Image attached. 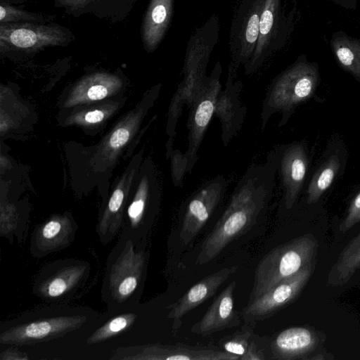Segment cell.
Here are the masks:
<instances>
[{
    "instance_id": "cell-1",
    "label": "cell",
    "mask_w": 360,
    "mask_h": 360,
    "mask_svg": "<svg viewBox=\"0 0 360 360\" xmlns=\"http://www.w3.org/2000/svg\"><path fill=\"white\" fill-rule=\"evenodd\" d=\"M282 145L273 148L263 163L250 165L235 186L229 204L203 241L196 264L214 259L233 240L253 226L266 211L276 185Z\"/></svg>"
},
{
    "instance_id": "cell-2",
    "label": "cell",
    "mask_w": 360,
    "mask_h": 360,
    "mask_svg": "<svg viewBox=\"0 0 360 360\" xmlns=\"http://www.w3.org/2000/svg\"><path fill=\"white\" fill-rule=\"evenodd\" d=\"M158 84L147 90L136 104L115 123L97 144L81 149V166L84 177L91 178L94 184H105L121 155L136 145L135 139L141 125L158 99L161 89Z\"/></svg>"
},
{
    "instance_id": "cell-3",
    "label": "cell",
    "mask_w": 360,
    "mask_h": 360,
    "mask_svg": "<svg viewBox=\"0 0 360 360\" xmlns=\"http://www.w3.org/2000/svg\"><path fill=\"white\" fill-rule=\"evenodd\" d=\"M98 316L91 309L72 307L65 303L49 304L2 323L0 342L16 346L46 342L75 331Z\"/></svg>"
},
{
    "instance_id": "cell-4",
    "label": "cell",
    "mask_w": 360,
    "mask_h": 360,
    "mask_svg": "<svg viewBox=\"0 0 360 360\" xmlns=\"http://www.w3.org/2000/svg\"><path fill=\"white\" fill-rule=\"evenodd\" d=\"M141 241L122 233L108 257L101 299L110 311L131 308L139 299L147 265Z\"/></svg>"
},
{
    "instance_id": "cell-5",
    "label": "cell",
    "mask_w": 360,
    "mask_h": 360,
    "mask_svg": "<svg viewBox=\"0 0 360 360\" xmlns=\"http://www.w3.org/2000/svg\"><path fill=\"white\" fill-rule=\"evenodd\" d=\"M320 82L318 63L301 56L269 86L260 114L262 130L277 112L281 113L278 126H285L295 109L314 96Z\"/></svg>"
},
{
    "instance_id": "cell-6",
    "label": "cell",
    "mask_w": 360,
    "mask_h": 360,
    "mask_svg": "<svg viewBox=\"0 0 360 360\" xmlns=\"http://www.w3.org/2000/svg\"><path fill=\"white\" fill-rule=\"evenodd\" d=\"M319 243L311 233L298 236L271 250L259 261L255 269L249 302L272 287L316 262Z\"/></svg>"
},
{
    "instance_id": "cell-7",
    "label": "cell",
    "mask_w": 360,
    "mask_h": 360,
    "mask_svg": "<svg viewBox=\"0 0 360 360\" xmlns=\"http://www.w3.org/2000/svg\"><path fill=\"white\" fill-rule=\"evenodd\" d=\"M161 181L150 155L143 158L125 208L122 233L143 240L158 213Z\"/></svg>"
},
{
    "instance_id": "cell-8",
    "label": "cell",
    "mask_w": 360,
    "mask_h": 360,
    "mask_svg": "<svg viewBox=\"0 0 360 360\" xmlns=\"http://www.w3.org/2000/svg\"><path fill=\"white\" fill-rule=\"evenodd\" d=\"M90 274V264L75 259H59L44 266L32 286L33 293L47 304L73 299Z\"/></svg>"
},
{
    "instance_id": "cell-9",
    "label": "cell",
    "mask_w": 360,
    "mask_h": 360,
    "mask_svg": "<svg viewBox=\"0 0 360 360\" xmlns=\"http://www.w3.org/2000/svg\"><path fill=\"white\" fill-rule=\"evenodd\" d=\"M144 149L134 155L112 186L111 193L100 209L96 231L100 242L110 243L122 230L125 208L143 160Z\"/></svg>"
},
{
    "instance_id": "cell-10",
    "label": "cell",
    "mask_w": 360,
    "mask_h": 360,
    "mask_svg": "<svg viewBox=\"0 0 360 360\" xmlns=\"http://www.w3.org/2000/svg\"><path fill=\"white\" fill-rule=\"evenodd\" d=\"M228 182L218 175L204 182L186 200L184 205L179 240L184 245L190 244L223 201Z\"/></svg>"
},
{
    "instance_id": "cell-11",
    "label": "cell",
    "mask_w": 360,
    "mask_h": 360,
    "mask_svg": "<svg viewBox=\"0 0 360 360\" xmlns=\"http://www.w3.org/2000/svg\"><path fill=\"white\" fill-rule=\"evenodd\" d=\"M316 266L311 263L295 275L286 278L265 293L248 302L242 311L245 322L252 324L274 316L295 301L311 278Z\"/></svg>"
},
{
    "instance_id": "cell-12",
    "label": "cell",
    "mask_w": 360,
    "mask_h": 360,
    "mask_svg": "<svg viewBox=\"0 0 360 360\" xmlns=\"http://www.w3.org/2000/svg\"><path fill=\"white\" fill-rule=\"evenodd\" d=\"M67 31L58 25H43L29 22L1 23L0 48L34 52L49 46L68 42Z\"/></svg>"
},
{
    "instance_id": "cell-13",
    "label": "cell",
    "mask_w": 360,
    "mask_h": 360,
    "mask_svg": "<svg viewBox=\"0 0 360 360\" xmlns=\"http://www.w3.org/2000/svg\"><path fill=\"white\" fill-rule=\"evenodd\" d=\"M220 91L219 75L215 73L209 78H205L198 97L188 108V148L185 152L188 159V173H191L198 160V152L214 115L216 100Z\"/></svg>"
},
{
    "instance_id": "cell-14",
    "label": "cell",
    "mask_w": 360,
    "mask_h": 360,
    "mask_svg": "<svg viewBox=\"0 0 360 360\" xmlns=\"http://www.w3.org/2000/svg\"><path fill=\"white\" fill-rule=\"evenodd\" d=\"M309 162L305 141L282 145L278 172L283 189L281 202L285 210H290L295 205L306 182Z\"/></svg>"
},
{
    "instance_id": "cell-15",
    "label": "cell",
    "mask_w": 360,
    "mask_h": 360,
    "mask_svg": "<svg viewBox=\"0 0 360 360\" xmlns=\"http://www.w3.org/2000/svg\"><path fill=\"white\" fill-rule=\"evenodd\" d=\"M125 82L119 75L96 72L76 82L60 104V110L115 97L124 93Z\"/></svg>"
},
{
    "instance_id": "cell-16",
    "label": "cell",
    "mask_w": 360,
    "mask_h": 360,
    "mask_svg": "<svg viewBox=\"0 0 360 360\" xmlns=\"http://www.w3.org/2000/svg\"><path fill=\"white\" fill-rule=\"evenodd\" d=\"M78 226L71 213L52 215L33 230L30 252L42 258L69 247L75 240Z\"/></svg>"
},
{
    "instance_id": "cell-17",
    "label": "cell",
    "mask_w": 360,
    "mask_h": 360,
    "mask_svg": "<svg viewBox=\"0 0 360 360\" xmlns=\"http://www.w3.org/2000/svg\"><path fill=\"white\" fill-rule=\"evenodd\" d=\"M123 94L91 103L61 110L58 122L61 127H77L84 131L101 129L124 106Z\"/></svg>"
},
{
    "instance_id": "cell-18",
    "label": "cell",
    "mask_w": 360,
    "mask_h": 360,
    "mask_svg": "<svg viewBox=\"0 0 360 360\" xmlns=\"http://www.w3.org/2000/svg\"><path fill=\"white\" fill-rule=\"evenodd\" d=\"M326 335L311 327L295 326L281 331L271 343L274 359H307L326 340Z\"/></svg>"
},
{
    "instance_id": "cell-19",
    "label": "cell",
    "mask_w": 360,
    "mask_h": 360,
    "mask_svg": "<svg viewBox=\"0 0 360 360\" xmlns=\"http://www.w3.org/2000/svg\"><path fill=\"white\" fill-rule=\"evenodd\" d=\"M347 159V149L342 141L335 140L329 143L306 188L305 197L308 205L317 203L332 186L344 171Z\"/></svg>"
},
{
    "instance_id": "cell-20",
    "label": "cell",
    "mask_w": 360,
    "mask_h": 360,
    "mask_svg": "<svg viewBox=\"0 0 360 360\" xmlns=\"http://www.w3.org/2000/svg\"><path fill=\"white\" fill-rule=\"evenodd\" d=\"M242 84L227 80L224 89L219 91L214 106V113L221 123V141L228 146L240 130L244 122L247 109L241 102L240 94Z\"/></svg>"
},
{
    "instance_id": "cell-21",
    "label": "cell",
    "mask_w": 360,
    "mask_h": 360,
    "mask_svg": "<svg viewBox=\"0 0 360 360\" xmlns=\"http://www.w3.org/2000/svg\"><path fill=\"white\" fill-rule=\"evenodd\" d=\"M238 266L225 267L200 280L193 285L179 300L168 306L167 318L173 320V328L181 324V319L189 311L212 297L220 286L236 272Z\"/></svg>"
},
{
    "instance_id": "cell-22",
    "label": "cell",
    "mask_w": 360,
    "mask_h": 360,
    "mask_svg": "<svg viewBox=\"0 0 360 360\" xmlns=\"http://www.w3.org/2000/svg\"><path fill=\"white\" fill-rule=\"evenodd\" d=\"M236 285V281H232L221 292L202 319L193 325L191 329L193 333L206 336L240 323L234 305Z\"/></svg>"
},
{
    "instance_id": "cell-23",
    "label": "cell",
    "mask_w": 360,
    "mask_h": 360,
    "mask_svg": "<svg viewBox=\"0 0 360 360\" xmlns=\"http://www.w3.org/2000/svg\"><path fill=\"white\" fill-rule=\"evenodd\" d=\"M128 359L143 360H238L239 357L223 350L175 345H148L134 349Z\"/></svg>"
},
{
    "instance_id": "cell-24",
    "label": "cell",
    "mask_w": 360,
    "mask_h": 360,
    "mask_svg": "<svg viewBox=\"0 0 360 360\" xmlns=\"http://www.w3.org/2000/svg\"><path fill=\"white\" fill-rule=\"evenodd\" d=\"M330 47L339 65L360 85V39L338 31L332 34Z\"/></svg>"
},
{
    "instance_id": "cell-25",
    "label": "cell",
    "mask_w": 360,
    "mask_h": 360,
    "mask_svg": "<svg viewBox=\"0 0 360 360\" xmlns=\"http://www.w3.org/2000/svg\"><path fill=\"white\" fill-rule=\"evenodd\" d=\"M360 269V232L344 248L330 268L327 284L333 287L347 283Z\"/></svg>"
},
{
    "instance_id": "cell-26",
    "label": "cell",
    "mask_w": 360,
    "mask_h": 360,
    "mask_svg": "<svg viewBox=\"0 0 360 360\" xmlns=\"http://www.w3.org/2000/svg\"><path fill=\"white\" fill-rule=\"evenodd\" d=\"M168 14L167 0H152L143 27V40L148 48L153 49L160 39Z\"/></svg>"
},
{
    "instance_id": "cell-27",
    "label": "cell",
    "mask_w": 360,
    "mask_h": 360,
    "mask_svg": "<svg viewBox=\"0 0 360 360\" xmlns=\"http://www.w3.org/2000/svg\"><path fill=\"white\" fill-rule=\"evenodd\" d=\"M137 314L125 309L124 312L112 316L98 327L88 338V344H96L112 338L132 326Z\"/></svg>"
},
{
    "instance_id": "cell-28",
    "label": "cell",
    "mask_w": 360,
    "mask_h": 360,
    "mask_svg": "<svg viewBox=\"0 0 360 360\" xmlns=\"http://www.w3.org/2000/svg\"><path fill=\"white\" fill-rule=\"evenodd\" d=\"M246 324L235 334L223 340L220 343L223 351L238 356L239 359L245 354L252 335L250 324Z\"/></svg>"
},
{
    "instance_id": "cell-29",
    "label": "cell",
    "mask_w": 360,
    "mask_h": 360,
    "mask_svg": "<svg viewBox=\"0 0 360 360\" xmlns=\"http://www.w3.org/2000/svg\"><path fill=\"white\" fill-rule=\"evenodd\" d=\"M167 158H170L171 175L172 183L174 186L179 187L182 183L188 169V159L184 153L179 149L172 150V151L166 155Z\"/></svg>"
},
{
    "instance_id": "cell-30",
    "label": "cell",
    "mask_w": 360,
    "mask_h": 360,
    "mask_svg": "<svg viewBox=\"0 0 360 360\" xmlns=\"http://www.w3.org/2000/svg\"><path fill=\"white\" fill-rule=\"evenodd\" d=\"M41 18L35 13L15 8L7 4H0L1 23L33 22Z\"/></svg>"
},
{
    "instance_id": "cell-31",
    "label": "cell",
    "mask_w": 360,
    "mask_h": 360,
    "mask_svg": "<svg viewBox=\"0 0 360 360\" xmlns=\"http://www.w3.org/2000/svg\"><path fill=\"white\" fill-rule=\"evenodd\" d=\"M360 222V191L350 202L346 215L340 224L339 230L345 233Z\"/></svg>"
},
{
    "instance_id": "cell-32",
    "label": "cell",
    "mask_w": 360,
    "mask_h": 360,
    "mask_svg": "<svg viewBox=\"0 0 360 360\" xmlns=\"http://www.w3.org/2000/svg\"><path fill=\"white\" fill-rule=\"evenodd\" d=\"M259 20L258 15L254 14L248 20L245 37L246 40L250 44L254 43L257 39L259 32Z\"/></svg>"
},
{
    "instance_id": "cell-33",
    "label": "cell",
    "mask_w": 360,
    "mask_h": 360,
    "mask_svg": "<svg viewBox=\"0 0 360 360\" xmlns=\"http://www.w3.org/2000/svg\"><path fill=\"white\" fill-rule=\"evenodd\" d=\"M266 357L261 348L252 340L250 342L245 354L240 357L239 360H264Z\"/></svg>"
},
{
    "instance_id": "cell-34",
    "label": "cell",
    "mask_w": 360,
    "mask_h": 360,
    "mask_svg": "<svg viewBox=\"0 0 360 360\" xmlns=\"http://www.w3.org/2000/svg\"><path fill=\"white\" fill-rule=\"evenodd\" d=\"M274 23V15L271 10L266 8L262 13L259 20V32L267 34Z\"/></svg>"
},
{
    "instance_id": "cell-35",
    "label": "cell",
    "mask_w": 360,
    "mask_h": 360,
    "mask_svg": "<svg viewBox=\"0 0 360 360\" xmlns=\"http://www.w3.org/2000/svg\"><path fill=\"white\" fill-rule=\"evenodd\" d=\"M331 2L346 10L354 11L357 7L358 0H325Z\"/></svg>"
},
{
    "instance_id": "cell-36",
    "label": "cell",
    "mask_w": 360,
    "mask_h": 360,
    "mask_svg": "<svg viewBox=\"0 0 360 360\" xmlns=\"http://www.w3.org/2000/svg\"><path fill=\"white\" fill-rule=\"evenodd\" d=\"M63 6L71 8H79L89 4L91 0H57Z\"/></svg>"
}]
</instances>
